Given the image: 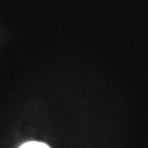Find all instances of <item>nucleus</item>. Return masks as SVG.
Wrapping results in <instances>:
<instances>
[{"mask_svg":"<svg viewBox=\"0 0 148 148\" xmlns=\"http://www.w3.org/2000/svg\"><path fill=\"white\" fill-rule=\"evenodd\" d=\"M19 148H49L47 144L40 143V141H27V143L22 144Z\"/></svg>","mask_w":148,"mask_h":148,"instance_id":"1","label":"nucleus"}]
</instances>
